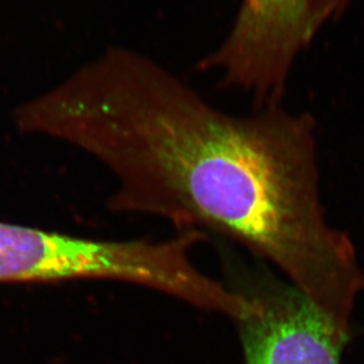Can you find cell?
<instances>
[{
  "label": "cell",
  "instance_id": "3",
  "mask_svg": "<svg viewBox=\"0 0 364 364\" xmlns=\"http://www.w3.org/2000/svg\"><path fill=\"white\" fill-rule=\"evenodd\" d=\"M351 0H242L228 38L200 64L252 94L262 108L279 105L298 55Z\"/></svg>",
  "mask_w": 364,
  "mask_h": 364
},
{
  "label": "cell",
  "instance_id": "2",
  "mask_svg": "<svg viewBox=\"0 0 364 364\" xmlns=\"http://www.w3.org/2000/svg\"><path fill=\"white\" fill-rule=\"evenodd\" d=\"M185 267L174 239L101 240L0 223V283L105 279L172 294Z\"/></svg>",
  "mask_w": 364,
  "mask_h": 364
},
{
  "label": "cell",
  "instance_id": "4",
  "mask_svg": "<svg viewBox=\"0 0 364 364\" xmlns=\"http://www.w3.org/2000/svg\"><path fill=\"white\" fill-rule=\"evenodd\" d=\"M235 289L255 303L237 321L247 364H340L349 328L317 308L287 279L255 272Z\"/></svg>",
  "mask_w": 364,
  "mask_h": 364
},
{
  "label": "cell",
  "instance_id": "1",
  "mask_svg": "<svg viewBox=\"0 0 364 364\" xmlns=\"http://www.w3.org/2000/svg\"><path fill=\"white\" fill-rule=\"evenodd\" d=\"M16 122L105 166L109 210L223 235L350 326L364 270L326 214L311 116L279 105L228 114L155 60L114 48L21 105Z\"/></svg>",
  "mask_w": 364,
  "mask_h": 364
}]
</instances>
